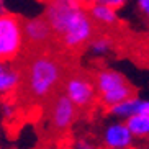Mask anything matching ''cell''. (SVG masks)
Returning <instances> with one entry per match:
<instances>
[{
	"label": "cell",
	"mask_w": 149,
	"mask_h": 149,
	"mask_svg": "<svg viewBox=\"0 0 149 149\" xmlns=\"http://www.w3.org/2000/svg\"><path fill=\"white\" fill-rule=\"evenodd\" d=\"M136 13L143 20L144 25L149 26V0H134Z\"/></svg>",
	"instance_id": "obj_14"
},
{
	"label": "cell",
	"mask_w": 149,
	"mask_h": 149,
	"mask_svg": "<svg viewBox=\"0 0 149 149\" xmlns=\"http://www.w3.org/2000/svg\"><path fill=\"white\" fill-rule=\"evenodd\" d=\"M87 12L90 20L93 22V25L98 28H116L120 25V13L118 10L111 8L108 5L102 3H88Z\"/></svg>",
	"instance_id": "obj_11"
},
{
	"label": "cell",
	"mask_w": 149,
	"mask_h": 149,
	"mask_svg": "<svg viewBox=\"0 0 149 149\" xmlns=\"http://www.w3.org/2000/svg\"><path fill=\"white\" fill-rule=\"evenodd\" d=\"M22 72V85H25V92L30 100L35 102L48 100L56 95L66 77L62 61L49 53H38L31 56Z\"/></svg>",
	"instance_id": "obj_2"
},
{
	"label": "cell",
	"mask_w": 149,
	"mask_h": 149,
	"mask_svg": "<svg viewBox=\"0 0 149 149\" xmlns=\"http://www.w3.org/2000/svg\"><path fill=\"white\" fill-rule=\"evenodd\" d=\"M134 139L136 138L128 130L126 123L121 120H115L105 125L100 136V143L105 149H131Z\"/></svg>",
	"instance_id": "obj_8"
},
{
	"label": "cell",
	"mask_w": 149,
	"mask_h": 149,
	"mask_svg": "<svg viewBox=\"0 0 149 149\" xmlns=\"http://www.w3.org/2000/svg\"><path fill=\"white\" fill-rule=\"evenodd\" d=\"M23 82V72L12 62L0 61V97L7 98L20 90Z\"/></svg>",
	"instance_id": "obj_10"
},
{
	"label": "cell",
	"mask_w": 149,
	"mask_h": 149,
	"mask_svg": "<svg viewBox=\"0 0 149 149\" xmlns=\"http://www.w3.org/2000/svg\"><path fill=\"white\" fill-rule=\"evenodd\" d=\"M79 116V110L75 108L70 100L64 93H56L51 97L48 107V120L49 126L56 133H66L74 126L75 120Z\"/></svg>",
	"instance_id": "obj_6"
},
{
	"label": "cell",
	"mask_w": 149,
	"mask_h": 149,
	"mask_svg": "<svg viewBox=\"0 0 149 149\" xmlns=\"http://www.w3.org/2000/svg\"><path fill=\"white\" fill-rule=\"evenodd\" d=\"M23 38H25V44H30L35 49H41L51 44L54 35L46 18L41 15V17H31L28 20H23Z\"/></svg>",
	"instance_id": "obj_7"
},
{
	"label": "cell",
	"mask_w": 149,
	"mask_h": 149,
	"mask_svg": "<svg viewBox=\"0 0 149 149\" xmlns=\"http://www.w3.org/2000/svg\"><path fill=\"white\" fill-rule=\"evenodd\" d=\"M125 123L134 138H149V113L131 116Z\"/></svg>",
	"instance_id": "obj_13"
},
{
	"label": "cell",
	"mask_w": 149,
	"mask_h": 149,
	"mask_svg": "<svg viewBox=\"0 0 149 149\" xmlns=\"http://www.w3.org/2000/svg\"><path fill=\"white\" fill-rule=\"evenodd\" d=\"M0 143H2V131H0Z\"/></svg>",
	"instance_id": "obj_19"
},
{
	"label": "cell",
	"mask_w": 149,
	"mask_h": 149,
	"mask_svg": "<svg viewBox=\"0 0 149 149\" xmlns=\"http://www.w3.org/2000/svg\"><path fill=\"white\" fill-rule=\"evenodd\" d=\"M108 113L115 120H121V121H126L128 118L136 116V115L149 113V98L131 95L125 100H121L120 103H116V105L110 107Z\"/></svg>",
	"instance_id": "obj_9"
},
{
	"label": "cell",
	"mask_w": 149,
	"mask_h": 149,
	"mask_svg": "<svg viewBox=\"0 0 149 149\" xmlns=\"http://www.w3.org/2000/svg\"><path fill=\"white\" fill-rule=\"evenodd\" d=\"M62 93L70 100V103L79 110H90L97 103V92L93 79L85 72H72L62 82Z\"/></svg>",
	"instance_id": "obj_5"
},
{
	"label": "cell",
	"mask_w": 149,
	"mask_h": 149,
	"mask_svg": "<svg viewBox=\"0 0 149 149\" xmlns=\"http://www.w3.org/2000/svg\"><path fill=\"white\" fill-rule=\"evenodd\" d=\"M43 17L61 46L69 51L85 48L97 33L84 0H48Z\"/></svg>",
	"instance_id": "obj_1"
},
{
	"label": "cell",
	"mask_w": 149,
	"mask_h": 149,
	"mask_svg": "<svg viewBox=\"0 0 149 149\" xmlns=\"http://www.w3.org/2000/svg\"><path fill=\"white\" fill-rule=\"evenodd\" d=\"M5 10H7L5 8V0H0V13H3Z\"/></svg>",
	"instance_id": "obj_18"
},
{
	"label": "cell",
	"mask_w": 149,
	"mask_h": 149,
	"mask_svg": "<svg viewBox=\"0 0 149 149\" xmlns=\"http://www.w3.org/2000/svg\"><path fill=\"white\" fill-rule=\"evenodd\" d=\"M85 3H102V5H108V7H111V8L115 10H121L123 7H126V3L130 2V0H84Z\"/></svg>",
	"instance_id": "obj_15"
},
{
	"label": "cell",
	"mask_w": 149,
	"mask_h": 149,
	"mask_svg": "<svg viewBox=\"0 0 149 149\" xmlns=\"http://www.w3.org/2000/svg\"><path fill=\"white\" fill-rule=\"evenodd\" d=\"M85 48H87L88 54L92 57H105L113 53L115 40L113 36L108 35V33H95Z\"/></svg>",
	"instance_id": "obj_12"
},
{
	"label": "cell",
	"mask_w": 149,
	"mask_h": 149,
	"mask_svg": "<svg viewBox=\"0 0 149 149\" xmlns=\"http://www.w3.org/2000/svg\"><path fill=\"white\" fill-rule=\"evenodd\" d=\"M25 48L23 20L5 10L0 13V61H17Z\"/></svg>",
	"instance_id": "obj_4"
},
{
	"label": "cell",
	"mask_w": 149,
	"mask_h": 149,
	"mask_svg": "<svg viewBox=\"0 0 149 149\" xmlns=\"http://www.w3.org/2000/svg\"><path fill=\"white\" fill-rule=\"evenodd\" d=\"M0 110H2V116L7 118V120L15 118V115H17V107H15V103H12V102H3L2 107H0Z\"/></svg>",
	"instance_id": "obj_16"
},
{
	"label": "cell",
	"mask_w": 149,
	"mask_h": 149,
	"mask_svg": "<svg viewBox=\"0 0 149 149\" xmlns=\"http://www.w3.org/2000/svg\"><path fill=\"white\" fill-rule=\"evenodd\" d=\"M93 85H95L97 92V100L107 110L128 97L134 95L133 85L128 82L125 74H121L116 69H110V67L97 70L93 75Z\"/></svg>",
	"instance_id": "obj_3"
},
{
	"label": "cell",
	"mask_w": 149,
	"mask_h": 149,
	"mask_svg": "<svg viewBox=\"0 0 149 149\" xmlns=\"http://www.w3.org/2000/svg\"><path fill=\"white\" fill-rule=\"evenodd\" d=\"M74 149H97V146L88 138H77L74 143Z\"/></svg>",
	"instance_id": "obj_17"
}]
</instances>
